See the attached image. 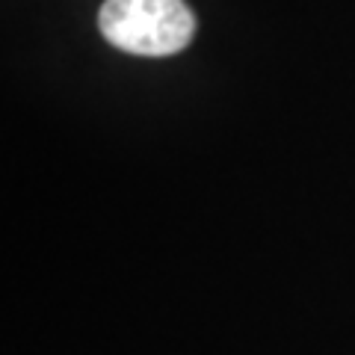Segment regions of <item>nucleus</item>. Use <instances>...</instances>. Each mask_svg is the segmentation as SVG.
<instances>
[{"label": "nucleus", "instance_id": "f257e3e1", "mask_svg": "<svg viewBox=\"0 0 355 355\" xmlns=\"http://www.w3.org/2000/svg\"><path fill=\"white\" fill-rule=\"evenodd\" d=\"M98 27L125 53L169 57L190 44L196 15L184 0H104Z\"/></svg>", "mask_w": 355, "mask_h": 355}]
</instances>
